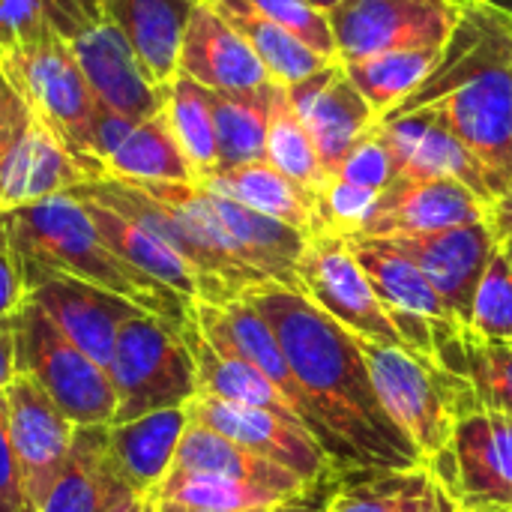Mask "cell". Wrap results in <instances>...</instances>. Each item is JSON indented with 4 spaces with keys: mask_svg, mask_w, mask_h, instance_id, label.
Masks as SVG:
<instances>
[{
    "mask_svg": "<svg viewBox=\"0 0 512 512\" xmlns=\"http://www.w3.org/2000/svg\"><path fill=\"white\" fill-rule=\"evenodd\" d=\"M276 333L342 471H405L423 465L417 447L384 411L360 339L303 291L261 282L243 291Z\"/></svg>",
    "mask_w": 512,
    "mask_h": 512,
    "instance_id": "1",
    "label": "cell"
},
{
    "mask_svg": "<svg viewBox=\"0 0 512 512\" xmlns=\"http://www.w3.org/2000/svg\"><path fill=\"white\" fill-rule=\"evenodd\" d=\"M405 114L450 129L504 186H510L512 18L498 0H465L462 18L435 72L387 117Z\"/></svg>",
    "mask_w": 512,
    "mask_h": 512,
    "instance_id": "2",
    "label": "cell"
},
{
    "mask_svg": "<svg viewBox=\"0 0 512 512\" xmlns=\"http://www.w3.org/2000/svg\"><path fill=\"white\" fill-rule=\"evenodd\" d=\"M0 246L15 258L24 279L69 276L117 294L174 330L192 321V303L132 270L99 237L84 204L75 195H54L36 204L0 210Z\"/></svg>",
    "mask_w": 512,
    "mask_h": 512,
    "instance_id": "3",
    "label": "cell"
},
{
    "mask_svg": "<svg viewBox=\"0 0 512 512\" xmlns=\"http://www.w3.org/2000/svg\"><path fill=\"white\" fill-rule=\"evenodd\" d=\"M360 348L384 411L417 447L423 465L450 450L453 429L465 414L483 408L468 378L429 357L372 342H360Z\"/></svg>",
    "mask_w": 512,
    "mask_h": 512,
    "instance_id": "4",
    "label": "cell"
},
{
    "mask_svg": "<svg viewBox=\"0 0 512 512\" xmlns=\"http://www.w3.org/2000/svg\"><path fill=\"white\" fill-rule=\"evenodd\" d=\"M0 72L18 90L33 120L42 123L84 165L90 180H102V168L93 153L99 99L69 45L48 30L21 48L3 51Z\"/></svg>",
    "mask_w": 512,
    "mask_h": 512,
    "instance_id": "5",
    "label": "cell"
},
{
    "mask_svg": "<svg viewBox=\"0 0 512 512\" xmlns=\"http://www.w3.org/2000/svg\"><path fill=\"white\" fill-rule=\"evenodd\" d=\"M108 378L117 396L111 426L186 408L198 396L195 357L183 333L147 312L120 327Z\"/></svg>",
    "mask_w": 512,
    "mask_h": 512,
    "instance_id": "6",
    "label": "cell"
},
{
    "mask_svg": "<svg viewBox=\"0 0 512 512\" xmlns=\"http://www.w3.org/2000/svg\"><path fill=\"white\" fill-rule=\"evenodd\" d=\"M15 369L30 378L75 426H111L117 396L108 369L72 345L33 303L15 315Z\"/></svg>",
    "mask_w": 512,
    "mask_h": 512,
    "instance_id": "7",
    "label": "cell"
},
{
    "mask_svg": "<svg viewBox=\"0 0 512 512\" xmlns=\"http://www.w3.org/2000/svg\"><path fill=\"white\" fill-rule=\"evenodd\" d=\"M48 27L69 45L102 105L135 120L162 111L165 90L147 78L135 51L96 0H48Z\"/></svg>",
    "mask_w": 512,
    "mask_h": 512,
    "instance_id": "8",
    "label": "cell"
},
{
    "mask_svg": "<svg viewBox=\"0 0 512 512\" xmlns=\"http://www.w3.org/2000/svg\"><path fill=\"white\" fill-rule=\"evenodd\" d=\"M465 0H345L327 12L342 63L447 45Z\"/></svg>",
    "mask_w": 512,
    "mask_h": 512,
    "instance_id": "9",
    "label": "cell"
},
{
    "mask_svg": "<svg viewBox=\"0 0 512 512\" xmlns=\"http://www.w3.org/2000/svg\"><path fill=\"white\" fill-rule=\"evenodd\" d=\"M297 291L321 312L339 321L360 342L384 348H408L387 306L357 264L351 246L339 234H312L297 261Z\"/></svg>",
    "mask_w": 512,
    "mask_h": 512,
    "instance_id": "10",
    "label": "cell"
},
{
    "mask_svg": "<svg viewBox=\"0 0 512 512\" xmlns=\"http://www.w3.org/2000/svg\"><path fill=\"white\" fill-rule=\"evenodd\" d=\"M429 471L462 512H512V417L489 408L465 414Z\"/></svg>",
    "mask_w": 512,
    "mask_h": 512,
    "instance_id": "11",
    "label": "cell"
},
{
    "mask_svg": "<svg viewBox=\"0 0 512 512\" xmlns=\"http://www.w3.org/2000/svg\"><path fill=\"white\" fill-rule=\"evenodd\" d=\"M192 321L198 327V333L219 351V354H231L243 363H249L252 369H258L291 405V411L300 417V423L315 435V441L330 453L333 459V444L327 429L321 426V420L315 417L297 375L288 366V357L276 339V333L270 330V324L261 318V312L246 300L237 297L231 303H192ZM336 462V459H333Z\"/></svg>",
    "mask_w": 512,
    "mask_h": 512,
    "instance_id": "12",
    "label": "cell"
},
{
    "mask_svg": "<svg viewBox=\"0 0 512 512\" xmlns=\"http://www.w3.org/2000/svg\"><path fill=\"white\" fill-rule=\"evenodd\" d=\"M186 414L192 423H201L234 444L246 447L249 453L297 474L303 483L324 480L330 474H339L342 468L330 459V453L315 441V435L297 423L276 417L261 408H246V405H231L219 402L210 396H195L186 405Z\"/></svg>",
    "mask_w": 512,
    "mask_h": 512,
    "instance_id": "13",
    "label": "cell"
},
{
    "mask_svg": "<svg viewBox=\"0 0 512 512\" xmlns=\"http://www.w3.org/2000/svg\"><path fill=\"white\" fill-rule=\"evenodd\" d=\"M3 399L21 486L33 512H39L69 459L75 423H69L63 411L24 375L12 378V384L3 390Z\"/></svg>",
    "mask_w": 512,
    "mask_h": 512,
    "instance_id": "14",
    "label": "cell"
},
{
    "mask_svg": "<svg viewBox=\"0 0 512 512\" xmlns=\"http://www.w3.org/2000/svg\"><path fill=\"white\" fill-rule=\"evenodd\" d=\"M285 93L330 177L339 174L351 150L378 126V114L354 87L342 60L327 63L294 87H285Z\"/></svg>",
    "mask_w": 512,
    "mask_h": 512,
    "instance_id": "15",
    "label": "cell"
},
{
    "mask_svg": "<svg viewBox=\"0 0 512 512\" xmlns=\"http://www.w3.org/2000/svg\"><path fill=\"white\" fill-rule=\"evenodd\" d=\"M387 240L423 270L453 321L468 330L477 285L498 246L492 222H474L432 234H402Z\"/></svg>",
    "mask_w": 512,
    "mask_h": 512,
    "instance_id": "16",
    "label": "cell"
},
{
    "mask_svg": "<svg viewBox=\"0 0 512 512\" xmlns=\"http://www.w3.org/2000/svg\"><path fill=\"white\" fill-rule=\"evenodd\" d=\"M24 288L27 303L39 306L72 345L105 369L111 363L120 327L144 312L117 294L69 276H33L24 279Z\"/></svg>",
    "mask_w": 512,
    "mask_h": 512,
    "instance_id": "17",
    "label": "cell"
},
{
    "mask_svg": "<svg viewBox=\"0 0 512 512\" xmlns=\"http://www.w3.org/2000/svg\"><path fill=\"white\" fill-rule=\"evenodd\" d=\"M492 204L459 180L396 177L378 198L372 219L357 237L432 234L459 225L489 222Z\"/></svg>",
    "mask_w": 512,
    "mask_h": 512,
    "instance_id": "18",
    "label": "cell"
},
{
    "mask_svg": "<svg viewBox=\"0 0 512 512\" xmlns=\"http://www.w3.org/2000/svg\"><path fill=\"white\" fill-rule=\"evenodd\" d=\"M378 126L393 150L396 177L459 180L489 204H495V198L507 189L450 129L426 117H414V114L387 117Z\"/></svg>",
    "mask_w": 512,
    "mask_h": 512,
    "instance_id": "19",
    "label": "cell"
},
{
    "mask_svg": "<svg viewBox=\"0 0 512 512\" xmlns=\"http://www.w3.org/2000/svg\"><path fill=\"white\" fill-rule=\"evenodd\" d=\"M177 75L216 93H246L273 84L258 54L210 0H198L189 15Z\"/></svg>",
    "mask_w": 512,
    "mask_h": 512,
    "instance_id": "20",
    "label": "cell"
},
{
    "mask_svg": "<svg viewBox=\"0 0 512 512\" xmlns=\"http://www.w3.org/2000/svg\"><path fill=\"white\" fill-rule=\"evenodd\" d=\"M69 195H75V192H69ZM75 198L84 204L99 237L132 270L156 279L159 285L171 288L174 294H180L189 303H198V300L213 303V291H210L207 279L186 258H180L168 243H162L153 231H147L144 225L132 222L129 216H123V213H117V210H111V207L87 198V195H75Z\"/></svg>",
    "mask_w": 512,
    "mask_h": 512,
    "instance_id": "21",
    "label": "cell"
},
{
    "mask_svg": "<svg viewBox=\"0 0 512 512\" xmlns=\"http://www.w3.org/2000/svg\"><path fill=\"white\" fill-rule=\"evenodd\" d=\"M126 498L138 495L114 462L108 426H75L69 459L39 512H111Z\"/></svg>",
    "mask_w": 512,
    "mask_h": 512,
    "instance_id": "22",
    "label": "cell"
},
{
    "mask_svg": "<svg viewBox=\"0 0 512 512\" xmlns=\"http://www.w3.org/2000/svg\"><path fill=\"white\" fill-rule=\"evenodd\" d=\"M111 24L135 51L141 69L156 87L177 78L183 33L198 0H96Z\"/></svg>",
    "mask_w": 512,
    "mask_h": 512,
    "instance_id": "23",
    "label": "cell"
},
{
    "mask_svg": "<svg viewBox=\"0 0 512 512\" xmlns=\"http://www.w3.org/2000/svg\"><path fill=\"white\" fill-rule=\"evenodd\" d=\"M207 192V204L228 237L231 249L246 261L255 273H261L267 282H279L288 288H297V261L309 243V237L279 219H270L264 213H255L219 192Z\"/></svg>",
    "mask_w": 512,
    "mask_h": 512,
    "instance_id": "24",
    "label": "cell"
},
{
    "mask_svg": "<svg viewBox=\"0 0 512 512\" xmlns=\"http://www.w3.org/2000/svg\"><path fill=\"white\" fill-rule=\"evenodd\" d=\"M90 183L84 165L36 120L0 168V210L36 204Z\"/></svg>",
    "mask_w": 512,
    "mask_h": 512,
    "instance_id": "25",
    "label": "cell"
},
{
    "mask_svg": "<svg viewBox=\"0 0 512 512\" xmlns=\"http://www.w3.org/2000/svg\"><path fill=\"white\" fill-rule=\"evenodd\" d=\"M186 426H189L186 408H168L129 423L108 426L114 462L123 480L129 483V489L141 501H150L165 483V477L171 474Z\"/></svg>",
    "mask_w": 512,
    "mask_h": 512,
    "instance_id": "26",
    "label": "cell"
},
{
    "mask_svg": "<svg viewBox=\"0 0 512 512\" xmlns=\"http://www.w3.org/2000/svg\"><path fill=\"white\" fill-rule=\"evenodd\" d=\"M345 240L390 315L393 312L420 315L432 321L438 330L459 327L447 312L444 300L438 297V291L432 288V282L423 276V270L405 252H399L387 237H345Z\"/></svg>",
    "mask_w": 512,
    "mask_h": 512,
    "instance_id": "27",
    "label": "cell"
},
{
    "mask_svg": "<svg viewBox=\"0 0 512 512\" xmlns=\"http://www.w3.org/2000/svg\"><path fill=\"white\" fill-rule=\"evenodd\" d=\"M330 512H462L429 465L405 471H345Z\"/></svg>",
    "mask_w": 512,
    "mask_h": 512,
    "instance_id": "28",
    "label": "cell"
},
{
    "mask_svg": "<svg viewBox=\"0 0 512 512\" xmlns=\"http://www.w3.org/2000/svg\"><path fill=\"white\" fill-rule=\"evenodd\" d=\"M201 186H207L210 192H219L255 213L279 219V222L303 231L306 237L315 228V195L306 192L303 186H297L294 180H288L267 159L216 171L207 180H201Z\"/></svg>",
    "mask_w": 512,
    "mask_h": 512,
    "instance_id": "29",
    "label": "cell"
},
{
    "mask_svg": "<svg viewBox=\"0 0 512 512\" xmlns=\"http://www.w3.org/2000/svg\"><path fill=\"white\" fill-rule=\"evenodd\" d=\"M171 471H195V474H222V477H234V480H246V483H258L267 489H276L282 495H297L303 492L309 483H303L297 474L249 453L246 447L234 444L231 438L192 423L186 426L177 456H174V468Z\"/></svg>",
    "mask_w": 512,
    "mask_h": 512,
    "instance_id": "30",
    "label": "cell"
},
{
    "mask_svg": "<svg viewBox=\"0 0 512 512\" xmlns=\"http://www.w3.org/2000/svg\"><path fill=\"white\" fill-rule=\"evenodd\" d=\"M435 360L468 378L483 408L512 417V345L477 339L465 327H441L435 330Z\"/></svg>",
    "mask_w": 512,
    "mask_h": 512,
    "instance_id": "31",
    "label": "cell"
},
{
    "mask_svg": "<svg viewBox=\"0 0 512 512\" xmlns=\"http://www.w3.org/2000/svg\"><path fill=\"white\" fill-rule=\"evenodd\" d=\"M183 339L195 357V372H198V393L219 399V402H231V405H246V408H261L270 411L276 417L285 420H297L300 417L291 411V405L285 402V396L249 363L231 357V354H219L195 327V321L186 324Z\"/></svg>",
    "mask_w": 512,
    "mask_h": 512,
    "instance_id": "32",
    "label": "cell"
},
{
    "mask_svg": "<svg viewBox=\"0 0 512 512\" xmlns=\"http://www.w3.org/2000/svg\"><path fill=\"white\" fill-rule=\"evenodd\" d=\"M210 3L249 42V48L258 54L270 78L282 87H294L306 81L309 75L321 72L327 63H336V60L321 57L309 45H303L294 33H288L276 21L264 18L249 0H210Z\"/></svg>",
    "mask_w": 512,
    "mask_h": 512,
    "instance_id": "33",
    "label": "cell"
},
{
    "mask_svg": "<svg viewBox=\"0 0 512 512\" xmlns=\"http://www.w3.org/2000/svg\"><path fill=\"white\" fill-rule=\"evenodd\" d=\"M105 177L129 183H198V174L183 156L165 111L132 126L120 147L105 159Z\"/></svg>",
    "mask_w": 512,
    "mask_h": 512,
    "instance_id": "34",
    "label": "cell"
},
{
    "mask_svg": "<svg viewBox=\"0 0 512 512\" xmlns=\"http://www.w3.org/2000/svg\"><path fill=\"white\" fill-rule=\"evenodd\" d=\"M276 81L261 90L246 93H216L210 90L216 144H219V168H237L249 162H261L267 153V126L270 108L276 96Z\"/></svg>",
    "mask_w": 512,
    "mask_h": 512,
    "instance_id": "35",
    "label": "cell"
},
{
    "mask_svg": "<svg viewBox=\"0 0 512 512\" xmlns=\"http://www.w3.org/2000/svg\"><path fill=\"white\" fill-rule=\"evenodd\" d=\"M441 54H444V45L387 51V54L345 63V72L354 81V87L363 93V99L372 105V111L378 114V123H381V117L396 111L411 93H417L426 84V78L435 72Z\"/></svg>",
    "mask_w": 512,
    "mask_h": 512,
    "instance_id": "36",
    "label": "cell"
},
{
    "mask_svg": "<svg viewBox=\"0 0 512 512\" xmlns=\"http://www.w3.org/2000/svg\"><path fill=\"white\" fill-rule=\"evenodd\" d=\"M168 126L189 159V165L198 174V183L216 174L219 168V144H216V123H213V105L210 90L177 75L165 87V105H162Z\"/></svg>",
    "mask_w": 512,
    "mask_h": 512,
    "instance_id": "37",
    "label": "cell"
},
{
    "mask_svg": "<svg viewBox=\"0 0 512 512\" xmlns=\"http://www.w3.org/2000/svg\"><path fill=\"white\" fill-rule=\"evenodd\" d=\"M150 501H174V504L195 507V510L249 512L270 510V507L288 501V495L267 489V486H258V483L222 477V474L171 471Z\"/></svg>",
    "mask_w": 512,
    "mask_h": 512,
    "instance_id": "38",
    "label": "cell"
},
{
    "mask_svg": "<svg viewBox=\"0 0 512 512\" xmlns=\"http://www.w3.org/2000/svg\"><path fill=\"white\" fill-rule=\"evenodd\" d=\"M264 159L282 171L288 180H294L297 186H303L306 192L318 195L330 174L321 165V156L303 126V120L297 117V111L288 102L285 87H276L273 96V108H270V126H267V153Z\"/></svg>",
    "mask_w": 512,
    "mask_h": 512,
    "instance_id": "39",
    "label": "cell"
},
{
    "mask_svg": "<svg viewBox=\"0 0 512 512\" xmlns=\"http://www.w3.org/2000/svg\"><path fill=\"white\" fill-rule=\"evenodd\" d=\"M468 333L486 342L512 345V255L504 240H498L477 285Z\"/></svg>",
    "mask_w": 512,
    "mask_h": 512,
    "instance_id": "40",
    "label": "cell"
},
{
    "mask_svg": "<svg viewBox=\"0 0 512 512\" xmlns=\"http://www.w3.org/2000/svg\"><path fill=\"white\" fill-rule=\"evenodd\" d=\"M378 198H381V192H372V189L345 183L339 177H330L327 186L315 195V228H312V234H339V237L363 234L366 222L372 219V213L378 207Z\"/></svg>",
    "mask_w": 512,
    "mask_h": 512,
    "instance_id": "41",
    "label": "cell"
},
{
    "mask_svg": "<svg viewBox=\"0 0 512 512\" xmlns=\"http://www.w3.org/2000/svg\"><path fill=\"white\" fill-rule=\"evenodd\" d=\"M249 3L264 18H270L279 27H285L288 33H294L303 45H309L321 57L339 60V51H336V39H333L327 12L315 9L309 0H249Z\"/></svg>",
    "mask_w": 512,
    "mask_h": 512,
    "instance_id": "42",
    "label": "cell"
},
{
    "mask_svg": "<svg viewBox=\"0 0 512 512\" xmlns=\"http://www.w3.org/2000/svg\"><path fill=\"white\" fill-rule=\"evenodd\" d=\"M345 183L372 189V192H384L393 180H396V159L393 150L387 144V138L381 135V126H375L345 159V165L336 174Z\"/></svg>",
    "mask_w": 512,
    "mask_h": 512,
    "instance_id": "43",
    "label": "cell"
},
{
    "mask_svg": "<svg viewBox=\"0 0 512 512\" xmlns=\"http://www.w3.org/2000/svg\"><path fill=\"white\" fill-rule=\"evenodd\" d=\"M48 0H0V54L48 33Z\"/></svg>",
    "mask_w": 512,
    "mask_h": 512,
    "instance_id": "44",
    "label": "cell"
},
{
    "mask_svg": "<svg viewBox=\"0 0 512 512\" xmlns=\"http://www.w3.org/2000/svg\"><path fill=\"white\" fill-rule=\"evenodd\" d=\"M0 512H33L27 492L21 486V474L9 444V423H6V399L0 390Z\"/></svg>",
    "mask_w": 512,
    "mask_h": 512,
    "instance_id": "45",
    "label": "cell"
},
{
    "mask_svg": "<svg viewBox=\"0 0 512 512\" xmlns=\"http://www.w3.org/2000/svg\"><path fill=\"white\" fill-rule=\"evenodd\" d=\"M30 120H33V114L27 111L24 99L9 84V78L0 72V168L9 159V153L15 150V144L21 141V135L27 132Z\"/></svg>",
    "mask_w": 512,
    "mask_h": 512,
    "instance_id": "46",
    "label": "cell"
},
{
    "mask_svg": "<svg viewBox=\"0 0 512 512\" xmlns=\"http://www.w3.org/2000/svg\"><path fill=\"white\" fill-rule=\"evenodd\" d=\"M342 477H345V471L330 474L324 480H315L303 492L291 495L288 501H282V504H276V507H270V510L264 512H330V504H333V498L339 492Z\"/></svg>",
    "mask_w": 512,
    "mask_h": 512,
    "instance_id": "47",
    "label": "cell"
},
{
    "mask_svg": "<svg viewBox=\"0 0 512 512\" xmlns=\"http://www.w3.org/2000/svg\"><path fill=\"white\" fill-rule=\"evenodd\" d=\"M24 300H27L24 276H21L15 258L0 246V321L18 315Z\"/></svg>",
    "mask_w": 512,
    "mask_h": 512,
    "instance_id": "48",
    "label": "cell"
},
{
    "mask_svg": "<svg viewBox=\"0 0 512 512\" xmlns=\"http://www.w3.org/2000/svg\"><path fill=\"white\" fill-rule=\"evenodd\" d=\"M18 375L15 369V315L0 321V390L12 384Z\"/></svg>",
    "mask_w": 512,
    "mask_h": 512,
    "instance_id": "49",
    "label": "cell"
},
{
    "mask_svg": "<svg viewBox=\"0 0 512 512\" xmlns=\"http://www.w3.org/2000/svg\"><path fill=\"white\" fill-rule=\"evenodd\" d=\"M489 222H492L498 240H512V180L510 186L495 198L492 213H489Z\"/></svg>",
    "mask_w": 512,
    "mask_h": 512,
    "instance_id": "50",
    "label": "cell"
},
{
    "mask_svg": "<svg viewBox=\"0 0 512 512\" xmlns=\"http://www.w3.org/2000/svg\"><path fill=\"white\" fill-rule=\"evenodd\" d=\"M156 512H213V510H195V507H183L174 501H153ZM249 512H264V510H249Z\"/></svg>",
    "mask_w": 512,
    "mask_h": 512,
    "instance_id": "51",
    "label": "cell"
},
{
    "mask_svg": "<svg viewBox=\"0 0 512 512\" xmlns=\"http://www.w3.org/2000/svg\"><path fill=\"white\" fill-rule=\"evenodd\" d=\"M144 510V501L141 498H126V501H120L117 507L111 512H141Z\"/></svg>",
    "mask_w": 512,
    "mask_h": 512,
    "instance_id": "52",
    "label": "cell"
},
{
    "mask_svg": "<svg viewBox=\"0 0 512 512\" xmlns=\"http://www.w3.org/2000/svg\"><path fill=\"white\" fill-rule=\"evenodd\" d=\"M315 9H321V12H330L333 6H339V3H345V0H309Z\"/></svg>",
    "mask_w": 512,
    "mask_h": 512,
    "instance_id": "53",
    "label": "cell"
},
{
    "mask_svg": "<svg viewBox=\"0 0 512 512\" xmlns=\"http://www.w3.org/2000/svg\"><path fill=\"white\" fill-rule=\"evenodd\" d=\"M498 6H501V9H504V12L512 18V0H498Z\"/></svg>",
    "mask_w": 512,
    "mask_h": 512,
    "instance_id": "54",
    "label": "cell"
},
{
    "mask_svg": "<svg viewBox=\"0 0 512 512\" xmlns=\"http://www.w3.org/2000/svg\"><path fill=\"white\" fill-rule=\"evenodd\" d=\"M141 512H156V507H153V501H144V510Z\"/></svg>",
    "mask_w": 512,
    "mask_h": 512,
    "instance_id": "55",
    "label": "cell"
},
{
    "mask_svg": "<svg viewBox=\"0 0 512 512\" xmlns=\"http://www.w3.org/2000/svg\"><path fill=\"white\" fill-rule=\"evenodd\" d=\"M504 243H507V246H510V255H512V240H504Z\"/></svg>",
    "mask_w": 512,
    "mask_h": 512,
    "instance_id": "56",
    "label": "cell"
}]
</instances>
